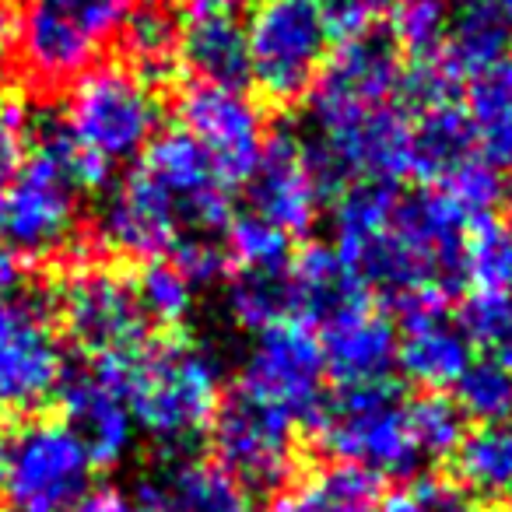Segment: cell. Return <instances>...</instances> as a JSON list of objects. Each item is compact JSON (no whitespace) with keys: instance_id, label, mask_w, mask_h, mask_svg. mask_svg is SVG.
Listing matches in <instances>:
<instances>
[{"instance_id":"obj_2","label":"cell","mask_w":512,"mask_h":512,"mask_svg":"<svg viewBox=\"0 0 512 512\" xmlns=\"http://www.w3.org/2000/svg\"><path fill=\"white\" fill-rule=\"evenodd\" d=\"M64 369L53 281L22 267L0 285V428L39 418L57 400Z\"/></svg>"},{"instance_id":"obj_44","label":"cell","mask_w":512,"mask_h":512,"mask_svg":"<svg viewBox=\"0 0 512 512\" xmlns=\"http://www.w3.org/2000/svg\"><path fill=\"white\" fill-rule=\"evenodd\" d=\"M190 8H232L235 0H183Z\"/></svg>"},{"instance_id":"obj_31","label":"cell","mask_w":512,"mask_h":512,"mask_svg":"<svg viewBox=\"0 0 512 512\" xmlns=\"http://www.w3.org/2000/svg\"><path fill=\"white\" fill-rule=\"evenodd\" d=\"M449 15H453L449 0H400L397 11L390 15V39L400 57H407L411 64L439 60L446 50Z\"/></svg>"},{"instance_id":"obj_41","label":"cell","mask_w":512,"mask_h":512,"mask_svg":"<svg viewBox=\"0 0 512 512\" xmlns=\"http://www.w3.org/2000/svg\"><path fill=\"white\" fill-rule=\"evenodd\" d=\"M11 32H15V22H11V15H8V4L0 0V71H4L11 60Z\"/></svg>"},{"instance_id":"obj_43","label":"cell","mask_w":512,"mask_h":512,"mask_svg":"<svg viewBox=\"0 0 512 512\" xmlns=\"http://www.w3.org/2000/svg\"><path fill=\"white\" fill-rule=\"evenodd\" d=\"M495 358H498V362H505V365L512 369V327H509V334H505V341L495 348Z\"/></svg>"},{"instance_id":"obj_42","label":"cell","mask_w":512,"mask_h":512,"mask_svg":"<svg viewBox=\"0 0 512 512\" xmlns=\"http://www.w3.org/2000/svg\"><path fill=\"white\" fill-rule=\"evenodd\" d=\"M18 271H22V264H18V260L11 253H4V249H0V285L15 278Z\"/></svg>"},{"instance_id":"obj_30","label":"cell","mask_w":512,"mask_h":512,"mask_svg":"<svg viewBox=\"0 0 512 512\" xmlns=\"http://www.w3.org/2000/svg\"><path fill=\"white\" fill-rule=\"evenodd\" d=\"M463 274H467L470 292H512V232L502 221L477 218L467 232V249H463Z\"/></svg>"},{"instance_id":"obj_19","label":"cell","mask_w":512,"mask_h":512,"mask_svg":"<svg viewBox=\"0 0 512 512\" xmlns=\"http://www.w3.org/2000/svg\"><path fill=\"white\" fill-rule=\"evenodd\" d=\"M179 64L197 78V85L246 88L249 43L246 25L228 8H193L183 22Z\"/></svg>"},{"instance_id":"obj_34","label":"cell","mask_w":512,"mask_h":512,"mask_svg":"<svg viewBox=\"0 0 512 512\" xmlns=\"http://www.w3.org/2000/svg\"><path fill=\"white\" fill-rule=\"evenodd\" d=\"M456 407L463 411V418H477L484 425L509 421L512 369L498 358H474L456 383Z\"/></svg>"},{"instance_id":"obj_16","label":"cell","mask_w":512,"mask_h":512,"mask_svg":"<svg viewBox=\"0 0 512 512\" xmlns=\"http://www.w3.org/2000/svg\"><path fill=\"white\" fill-rule=\"evenodd\" d=\"M246 200L249 214L271 221L288 239L309 235V228L316 225V214H320V204L327 197H323L320 183L309 169L299 134L278 130V134L267 137L264 151H260L246 179Z\"/></svg>"},{"instance_id":"obj_4","label":"cell","mask_w":512,"mask_h":512,"mask_svg":"<svg viewBox=\"0 0 512 512\" xmlns=\"http://www.w3.org/2000/svg\"><path fill=\"white\" fill-rule=\"evenodd\" d=\"M218 365L204 348L172 337L134 355L127 404L134 421L165 453H190L218 411Z\"/></svg>"},{"instance_id":"obj_10","label":"cell","mask_w":512,"mask_h":512,"mask_svg":"<svg viewBox=\"0 0 512 512\" xmlns=\"http://www.w3.org/2000/svg\"><path fill=\"white\" fill-rule=\"evenodd\" d=\"M214 463L225 467L242 488L278 491L299 463V421L285 411L249 397L235 386L218 400L211 421Z\"/></svg>"},{"instance_id":"obj_8","label":"cell","mask_w":512,"mask_h":512,"mask_svg":"<svg viewBox=\"0 0 512 512\" xmlns=\"http://www.w3.org/2000/svg\"><path fill=\"white\" fill-rule=\"evenodd\" d=\"M249 81L274 106L309 99L334 50L323 0H260L246 25Z\"/></svg>"},{"instance_id":"obj_22","label":"cell","mask_w":512,"mask_h":512,"mask_svg":"<svg viewBox=\"0 0 512 512\" xmlns=\"http://www.w3.org/2000/svg\"><path fill=\"white\" fill-rule=\"evenodd\" d=\"M470 158H477V144L463 106L446 102L411 116V176L439 190Z\"/></svg>"},{"instance_id":"obj_46","label":"cell","mask_w":512,"mask_h":512,"mask_svg":"<svg viewBox=\"0 0 512 512\" xmlns=\"http://www.w3.org/2000/svg\"><path fill=\"white\" fill-rule=\"evenodd\" d=\"M0 484H4V439H0Z\"/></svg>"},{"instance_id":"obj_37","label":"cell","mask_w":512,"mask_h":512,"mask_svg":"<svg viewBox=\"0 0 512 512\" xmlns=\"http://www.w3.org/2000/svg\"><path fill=\"white\" fill-rule=\"evenodd\" d=\"M400 0H323V11H327V22L334 29V36L348 39L358 32L376 29V22L383 15H393Z\"/></svg>"},{"instance_id":"obj_6","label":"cell","mask_w":512,"mask_h":512,"mask_svg":"<svg viewBox=\"0 0 512 512\" xmlns=\"http://www.w3.org/2000/svg\"><path fill=\"white\" fill-rule=\"evenodd\" d=\"M411 400L400 386L369 383L341 386V393L323 400L313 421L316 442L334 463L369 470V474L404 477L421 467V453L411 435Z\"/></svg>"},{"instance_id":"obj_38","label":"cell","mask_w":512,"mask_h":512,"mask_svg":"<svg viewBox=\"0 0 512 512\" xmlns=\"http://www.w3.org/2000/svg\"><path fill=\"white\" fill-rule=\"evenodd\" d=\"M411 491L418 498L421 512H474V498L463 484L449 481V477L428 474L411 481Z\"/></svg>"},{"instance_id":"obj_47","label":"cell","mask_w":512,"mask_h":512,"mask_svg":"<svg viewBox=\"0 0 512 512\" xmlns=\"http://www.w3.org/2000/svg\"><path fill=\"white\" fill-rule=\"evenodd\" d=\"M509 197H512V186H509Z\"/></svg>"},{"instance_id":"obj_18","label":"cell","mask_w":512,"mask_h":512,"mask_svg":"<svg viewBox=\"0 0 512 512\" xmlns=\"http://www.w3.org/2000/svg\"><path fill=\"white\" fill-rule=\"evenodd\" d=\"M316 341H320L327 376H334L341 386L386 383L397 369L400 330L390 313H379L372 302H358L327 316Z\"/></svg>"},{"instance_id":"obj_28","label":"cell","mask_w":512,"mask_h":512,"mask_svg":"<svg viewBox=\"0 0 512 512\" xmlns=\"http://www.w3.org/2000/svg\"><path fill=\"white\" fill-rule=\"evenodd\" d=\"M228 313L239 327L256 330V334L278 323L299 320L292 264L281 271H235L228 281Z\"/></svg>"},{"instance_id":"obj_36","label":"cell","mask_w":512,"mask_h":512,"mask_svg":"<svg viewBox=\"0 0 512 512\" xmlns=\"http://www.w3.org/2000/svg\"><path fill=\"white\" fill-rule=\"evenodd\" d=\"M439 190L446 193V197L474 221L477 218H491V214H495V207L502 204V197H505L502 176H498L495 165H488L481 155L470 158V162L463 165L456 176H449Z\"/></svg>"},{"instance_id":"obj_13","label":"cell","mask_w":512,"mask_h":512,"mask_svg":"<svg viewBox=\"0 0 512 512\" xmlns=\"http://www.w3.org/2000/svg\"><path fill=\"white\" fill-rule=\"evenodd\" d=\"M183 130L204 148L225 186L246 183L264 151V113L242 88L190 85L179 99Z\"/></svg>"},{"instance_id":"obj_12","label":"cell","mask_w":512,"mask_h":512,"mask_svg":"<svg viewBox=\"0 0 512 512\" xmlns=\"http://www.w3.org/2000/svg\"><path fill=\"white\" fill-rule=\"evenodd\" d=\"M239 390L285 411L299 425H313L327 400V365L316 330L302 320H288L256 334Z\"/></svg>"},{"instance_id":"obj_15","label":"cell","mask_w":512,"mask_h":512,"mask_svg":"<svg viewBox=\"0 0 512 512\" xmlns=\"http://www.w3.org/2000/svg\"><path fill=\"white\" fill-rule=\"evenodd\" d=\"M179 211L169 193L137 165L127 179L109 186L88 239L127 260H162L179 239Z\"/></svg>"},{"instance_id":"obj_9","label":"cell","mask_w":512,"mask_h":512,"mask_svg":"<svg viewBox=\"0 0 512 512\" xmlns=\"http://www.w3.org/2000/svg\"><path fill=\"white\" fill-rule=\"evenodd\" d=\"M95 463L60 418H29L4 442V512H74L92 491Z\"/></svg>"},{"instance_id":"obj_14","label":"cell","mask_w":512,"mask_h":512,"mask_svg":"<svg viewBox=\"0 0 512 512\" xmlns=\"http://www.w3.org/2000/svg\"><path fill=\"white\" fill-rule=\"evenodd\" d=\"M141 169L169 193L179 211L183 232L218 235L225 239L232 207H228V186L214 172L211 158L186 130H165L144 151ZM179 232V235H183Z\"/></svg>"},{"instance_id":"obj_45","label":"cell","mask_w":512,"mask_h":512,"mask_svg":"<svg viewBox=\"0 0 512 512\" xmlns=\"http://www.w3.org/2000/svg\"><path fill=\"white\" fill-rule=\"evenodd\" d=\"M491 4H495V8H498V15H502L505 22L512 25V0H491Z\"/></svg>"},{"instance_id":"obj_21","label":"cell","mask_w":512,"mask_h":512,"mask_svg":"<svg viewBox=\"0 0 512 512\" xmlns=\"http://www.w3.org/2000/svg\"><path fill=\"white\" fill-rule=\"evenodd\" d=\"M141 498L155 512H253V491L214 460H179L165 467Z\"/></svg>"},{"instance_id":"obj_20","label":"cell","mask_w":512,"mask_h":512,"mask_svg":"<svg viewBox=\"0 0 512 512\" xmlns=\"http://www.w3.org/2000/svg\"><path fill=\"white\" fill-rule=\"evenodd\" d=\"M474 362V341L456 320L442 313H425L404 323L397 341V369L428 393L456 386Z\"/></svg>"},{"instance_id":"obj_29","label":"cell","mask_w":512,"mask_h":512,"mask_svg":"<svg viewBox=\"0 0 512 512\" xmlns=\"http://www.w3.org/2000/svg\"><path fill=\"white\" fill-rule=\"evenodd\" d=\"M453 456L467 491L484 498H512V421L467 432Z\"/></svg>"},{"instance_id":"obj_40","label":"cell","mask_w":512,"mask_h":512,"mask_svg":"<svg viewBox=\"0 0 512 512\" xmlns=\"http://www.w3.org/2000/svg\"><path fill=\"white\" fill-rule=\"evenodd\" d=\"M74 512H155V509L141 495H130L123 488H92Z\"/></svg>"},{"instance_id":"obj_17","label":"cell","mask_w":512,"mask_h":512,"mask_svg":"<svg viewBox=\"0 0 512 512\" xmlns=\"http://www.w3.org/2000/svg\"><path fill=\"white\" fill-rule=\"evenodd\" d=\"M400 53L390 32H358L330 50L320 81L309 92V106L376 109L390 106L400 88Z\"/></svg>"},{"instance_id":"obj_23","label":"cell","mask_w":512,"mask_h":512,"mask_svg":"<svg viewBox=\"0 0 512 512\" xmlns=\"http://www.w3.org/2000/svg\"><path fill=\"white\" fill-rule=\"evenodd\" d=\"M179 39H183V18L169 0H137L120 32L123 60H127L123 67L158 88L179 71Z\"/></svg>"},{"instance_id":"obj_35","label":"cell","mask_w":512,"mask_h":512,"mask_svg":"<svg viewBox=\"0 0 512 512\" xmlns=\"http://www.w3.org/2000/svg\"><path fill=\"white\" fill-rule=\"evenodd\" d=\"M407 411H411V435L421 460H442L460 449L463 435H467V418L456 407V400L442 397V393H425V397L411 400Z\"/></svg>"},{"instance_id":"obj_3","label":"cell","mask_w":512,"mask_h":512,"mask_svg":"<svg viewBox=\"0 0 512 512\" xmlns=\"http://www.w3.org/2000/svg\"><path fill=\"white\" fill-rule=\"evenodd\" d=\"M85 169V190L109 186L116 165L148 151L162 127V102L155 88L123 64H99L67 92L60 106Z\"/></svg>"},{"instance_id":"obj_5","label":"cell","mask_w":512,"mask_h":512,"mask_svg":"<svg viewBox=\"0 0 512 512\" xmlns=\"http://www.w3.org/2000/svg\"><path fill=\"white\" fill-rule=\"evenodd\" d=\"M81 165L67 155L25 151L22 169L0 190V249L43 271L81 242Z\"/></svg>"},{"instance_id":"obj_27","label":"cell","mask_w":512,"mask_h":512,"mask_svg":"<svg viewBox=\"0 0 512 512\" xmlns=\"http://www.w3.org/2000/svg\"><path fill=\"white\" fill-rule=\"evenodd\" d=\"M379 498L383 491L376 474L348 463H330L295 488L281 491L267 512H376Z\"/></svg>"},{"instance_id":"obj_7","label":"cell","mask_w":512,"mask_h":512,"mask_svg":"<svg viewBox=\"0 0 512 512\" xmlns=\"http://www.w3.org/2000/svg\"><path fill=\"white\" fill-rule=\"evenodd\" d=\"M57 271L53 316L81 355L106 358L144 348L148 320L137 302L134 278L116 271L113 264L95 260L92 249L71 253L60 260Z\"/></svg>"},{"instance_id":"obj_25","label":"cell","mask_w":512,"mask_h":512,"mask_svg":"<svg viewBox=\"0 0 512 512\" xmlns=\"http://www.w3.org/2000/svg\"><path fill=\"white\" fill-rule=\"evenodd\" d=\"M292 281L299 295V320L320 327L327 316L341 313L358 302H372L362 281L341 264V256L323 242H313L292 256Z\"/></svg>"},{"instance_id":"obj_32","label":"cell","mask_w":512,"mask_h":512,"mask_svg":"<svg viewBox=\"0 0 512 512\" xmlns=\"http://www.w3.org/2000/svg\"><path fill=\"white\" fill-rule=\"evenodd\" d=\"M225 253L232 271H281L292 264V239L271 221L256 214H239L228 221Z\"/></svg>"},{"instance_id":"obj_26","label":"cell","mask_w":512,"mask_h":512,"mask_svg":"<svg viewBox=\"0 0 512 512\" xmlns=\"http://www.w3.org/2000/svg\"><path fill=\"white\" fill-rule=\"evenodd\" d=\"M467 123L477 155L495 169L512 165V60L488 67L467 81Z\"/></svg>"},{"instance_id":"obj_33","label":"cell","mask_w":512,"mask_h":512,"mask_svg":"<svg viewBox=\"0 0 512 512\" xmlns=\"http://www.w3.org/2000/svg\"><path fill=\"white\" fill-rule=\"evenodd\" d=\"M137 302L144 309L148 327H179L193 309V285L172 260H148L141 267V274L134 278Z\"/></svg>"},{"instance_id":"obj_24","label":"cell","mask_w":512,"mask_h":512,"mask_svg":"<svg viewBox=\"0 0 512 512\" xmlns=\"http://www.w3.org/2000/svg\"><path fill=\"white\" fill-rule=\"evenodd\" d=\"M512 50V25L498 15L491 0H460L449 15V36L442 50V64L460 81L484 74L488 67L502 64Z\"/></svg>"},{"instance_id":"obj_1","label":"cell","mask_w":512,"mask_h":512,"mask_svg":"<svg viewBox=\"0 0 512 512\" xmlns=\"http://www.w3.org/2000/svg\"><path fill=\"white\" fill-rule=\"evenodd\" d=\"M137 0H18L11 60L15 85L32 102L67 95L102 53L120 43Z\"/></svg>"},{"instance_id":"obj_11","label":"cell","mask_w":512,"mask_h":512,"mask_svg":"<svg viewBox=\"0 0 512 512\" xmlns=\"http://www.w3.org/2000/svg\"><path fill=\"white\" fill-rule=\"evenodd\" d=\"M141 351V348H137ZM88 358L81 369H64L57 404L64 407V425L81 439L95 467H113L134 446V411L127 404L134 355Z\"/></svg>"},{"instance_id":"obj_39","label":"cell","mask_w":512,"mask_h":512,"mask_svg":"<svg viewBox=\"0 0 512 512\" xmlns=\"http://www.w3.org/2000/svg\"><path fill=\"white\" fill-rule=\"evenodd\" d=\"M22 102L11 99L0 106V190L11 183L25 162V130H22Z\"/></svg>"}]
</instances>
